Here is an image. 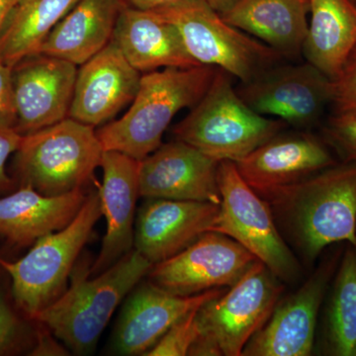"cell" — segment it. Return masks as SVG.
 Segmentation results:
<instances>
[{
    "mask_svg": "<svg viewBox=\"0 0 356 356\" xmlns=\"http://www.w3.org/2000/svg\"><path fill=\"white\" fill-rule=\"evenodd\" d=\"M261 196L306 261L336 243L356 245V163H337Z\"/></svg>",
    "mask_w": 356,
    "mask_h": 356,
    "instance_id": "1",
    "label": "cell"
},
{
    "mask_svg": "<svg viewBox=\"0 0 356 356\" xmlns=\"http://www.w3.org/2000/svg\"><path fill=\"white\" fill-rule=\"evenodd\" d=\"M91 264L86 257L77 261L70 286L34 318L76 355L95 350L122 300L154 266L135 248L93 278Z\"/></svg>",
    "mask_w": 356,
    "mask_h": 356,
    "instance_id": "2",
    "label": "cell"
},
{
    "mask_svg": "<svg viewBox=\"0 0 356 356\" xmlns=\"http://www.w3.org/2000/svg\"><path fill=\"white\" fill-rule=\"evenodd\" d=\"M219 69L209 65L168 67L146 72L130 108L96 131L104 151L143 161L161 146L178 112L192 108L205 95Z\"/></svg>",
    "mask_w": 356,
    "mask_h": 356,
    "instance_id": "3",
    "label": "cell"
},
{
    "mask_svg": "<svg viewBox=\"0 0 356 356\" xmlns=\"http://www.w3.org/2000/svg\"><path fill=\"white\" fill-rule=\"evenodd\" d=\"M288 127L284 122L262 116L248 106L231 76L219 70L205 95L172 133L175 140L219 163H238Z\"/></svg>",
    "mask_w": 356,
    "mask_h": 356,
    "instance_id": "4",
    "label": "cell"
},
{
    "mask_svg": "<svg viewBox=\"0 0 356 356\" xmlns=\"http://www.w3.org/2000/svg\"><path fill=\"white\" fill-rule=\"evenodd\" d=\"M102 216L99 193L89 194L64 229L40 238L19 261L0 259V266L13 280L16 303L30 317L34 318L67 289L72 269Z\"/></svg>",
    "mask_w": 356,
    "mask_h": 356,
    "instance_id": "5",
    "label": "cell"
},
{
    "mask_svg": "<svg viewBox=\"0 0 356 356\" xmlns=\"http://www.w3.org/2000/svg\"><path fill=\"white\" fill-rule=\"evenodd\" d=\"M280 281L262 262L255 261L228 292L199 308V336L188 355H242L280 301L284 289Z\"/></svg>",
    "mask_w": 356,
    "mask_h": 356,
    "instance_id": "6",
    "label": "cell"
},
{
    "mask_svg": "<svg viewBox=\"0 0 356 356\" xmlns=\"http://www.w3.org/2000/svg\"><path fill=\"white\" fill-rule=\"evenodd\" d=\"M103 149L92 126L67 118L22 136L16 168L22 185L47 196L83 189L102 163Z\"/></svg>",
    "mask_w": 356,
    "mask_h": 356,
    "instance_id": "7",
    "label": "cell"
},
{
    "mask_svg": "<svg viewBox=\"0 0 356 356\" xmlns=\"http://www.w3.org/2000/svg\"><path fill=\"white\" fill-rule=\"evenodd\" d=\"M154 13L177 28L198 64L222 70L248 83L283 60L270 47L222 19L206 0H180Z\"/></svg>",
    "mask_w": 356,
    "mask_h": 356,
    "instance_id": "8",
    "label": "cell"
},
{
    "mask_svg": "<svg viewBox=\"0 0 356 356\" xmlns=\"http://www.w3.org/2000/svg\"><path fill=\"white\" fill-rule=\"evenodd\" d=\"M218 182L221 203L211 232L242 245L281 281L296 280L299 262L281 235L268 203L245 181L233 161L219 163Z\"/></svg>",
    "mask_w": 356,
    "mask_h": 356,
    "instance_id": "9",
    "label": "cell"
},
{
    "mask_svg": "<svg viewBox=\"0 0 356 356\" xmlns=\"http://www.w3.org/2000/svg\"><path fill=\"white\" fill-rule=\"evenodd\" d=\"M236 89L257 113L299 129L317 124L334 98L332 79L308 62L280 63Z\"/></svg>",
    "mask_w": 356,
    "mask_h": 356,
    "instance_id": "10",
    "label": "cell"
},
{
    "mask_svg": "<svg viewBox=\"0 0 356 356\" xmlns=\"http://www.w3.org/2000/svg\"><path fill=\"white\" fill-rule=\"evenodd\" d=\"M343 250H336L286 299L278 302L266 325L250 339L242 355L308 356L315 346L321 307L329 292Z\"/></svg>",
    "mask_w": 356,
    "mask_h": 356,
    "instance_id": "11",
    "label": "cell"
},
{
    "mask_svg": "<svg viewBox=\"0 0 356 356\" xmlns=\"http://www.w3.org/2000/svg\"><path fill=\"white\" fill-rule=\"evenodd\" d=\"M257 261L233 238L207 232L182 252L154 264L147 276L165 291L192 296L233 286Z\"/></svg>",
    "mask_w": 356,
    "mask_h": 356,
    "instance_id": "12",
    "label": "cell"
},
{
    "mask_svg": "<svg viewBox=\"0 0 356 356\" xmlns=\"http://www.w3.org/2000/svg\"><path fill=\"white\" fill-rule=\"evenodd\" d=\"M77 65L36 54L13 67L20 135L37 132L67 118L74 96Z\"/></svg>",
    "mask_w": 356,
    "mask_h": 356,
    "instance_id": "13",
    "label": "cell"
},
{
    "mask_svg": "<svg viewBox=\"0 0 356 356\" xmlns=\"http://www.w3.org/2000/svg\"><path fill=\"white\" fill-rule=\"evenodd\" d=\"M219 161L175 140L140 161V196L220 205Z\"/></svg>",
    "mask_w": 356,
    "mask_h": 356,
    "instance_id": "14",
    "label": "cell"
},
{
    "mask_svg": "<svg viewBox=\"0 0 356 356\" xmlns=\"http://www.w3.org/2000/svg\"><path fill=\"white\" fill-rule=\"evenodd\" d=\"M259 195L302 181L336 165L331 147L307 131L278 133L235 163Z\"/></svg>",
    "mask_w": 356,
    "mask_h": 356,
    "instance_id": "15",
    "label": "cell"
},
{
    "mask_svg": "<svg viewBox=\"0 0 356 356\" xmlns=\"http://www.w3.org/2000/svg\"><path fill=\"white\" fill-rule=\"evenodd\" d=\"M142 74L110 42L77 67L70 118L95 128L111 120L133 102Z\"/></svg>",
    "mask_w": 356,
    "mask_h": 356,
    "instance_id": "16",
    "label": "cell"
},
{
    "mask_svg": "<svg viewBox=\"0 0 356 356\" xmlns=\"http://www.w3.org/2000/svg\"><path fill=\"white\" fill-rule=\"evenodd\" d=\"M222 293L213 289L179 296L151 281L138 285L122 309L115 327L114 350L122 355H146L178 320Z\"/></svg>",
    "mask_w": 356,
    "mask_h": 356,
    "instance_id": "17",
    "label": "cell"
},
{
    "mask_svg": "<svg viewBox=\"0 0 356 356\" xmlns=\"http://www.w3.org/2000/svg\"><path fill=\"white\" fill-rule=\"evenodd\" d=\"M219 210L201 201L149 199L138 213L134 248L153 264L166 261L211 232Z\"/></svg>",
    "mask_w": 356,
    "mask_h": 356,
    "instance_id": "18",
    "label": "cell"
},
{
    "mask_svg": "<svg viewBox=\"0 0 356 356\" xmlns=\"http://www.w3.org/2000/svg\"><path fill=\"white\" fill-rule=\"evenodd\" d=\"M140 161L119 152H103V180L98 193L102 216L106 220V234L99 254L91 264V277L108 269L134 248Z\"/></svg>",
    "mask_w": 356,
    "mask_h": 356,
    "instance_id": "19",
    "label": "cell"
},
{
    "mask_svg": "<svg viewBox=\"0 0 356 356\" xmlns=\"http://www.w3.org/2000/svg\"><path fill=\"white\" fill-rule=\"evenodd\" d=\"M112 41L142 74L202 65L189 55L177 28L154 11L126 4L117 20Z\"/></svg>",
    "mask_w": 356,
    "mask_h": 356,
    "instance_id": "20",
    "label": "cell"
},
{
    "mask_svg": "<svg viewBox=\"0 0 356 356\" xmlns=\"http://www.w3.org/2000/svg\"><path fill=\"white\" fill-rule=\"evenodd\" d=\"M88 195L83 189L47 196L22 185L0 198V236L19 247H28L42 236L60 231L76 218Z\"/></svg>",
    "mask_w": 356,
    "mask_h": 356,
    "instance_id": "21",
    "label": "cell"
},
{
    "mask_svg": "<svg viewBox=\"0 0 356 356\" xmlns=\"http://www.w3.org/2000/svg\"><path fill=\"white\" fill-rule=\"evenodd\" d=\"M309 13V0H236L220 15L283 58H295L303 53Z\"/></svg>",
    "mask_w": 356,
    "mask_h": 356,
    "instance_id": "22",
    "label": "cell"
},
{
    "mask_svg": "<svg viewBox=\"0 0 356 356\" xmlns=\"http://www.w3.org/2000/svg\"><path fill=\"white\" fill-rule=\"evenodd\" d=\"M125 0H77L54 28L39 54L79 67L112 41Z\"/></svg>",
    "mask_w": 356,
    "mask_h": 356,
    "instance_id": "23",
    "label": "cell"
},
{
    "mask_svg": "<svg viewBox=\"0 0 356 356\" xmlns=\"http://www.w3.org/2000/svg\"><path fill=\"white\" fill-rule=\"evenodd\" d=\"M309 6L302 55L334 81L356 46V6L351 0H309Z\"/></svg>",
    "mask_w": 356,
    "mask_h": 356,
    "instance_id": "24",
    "label": "cell"
},
{
    "mask_svg": "<svg viewBox=\"0 0 356 356\" xmlns=\"http://www.w3.org/2000/svg\"><path fill=\"white\" fill-rule=\"evenodd\" d=\"M77 0H19L0 38V54L13 67L40 53L44 42Z\"/></svg>",
    "mask_w": 356,
    "mask_h": 356,
    "instance_id": "25",
    "label": "cell"
},
{
    "mask_svg": "<svg viewBox=\"0 0 356 356\" xmlns=\"http://www.w3.org/2000/svg\"><path fill=\"white\" fill-rule=\"evenodd\" d=\"M329 290L323 329L325 353L356 356L355 245L346 243Z\"/></svg>",
    "mask_w": 356,
    "mask_h": 356,
    "instance_id": "26",
    "label": "cell"
},
{
    "mask_svg": "<svg viewBox=\"0 0 356 356\" xmlns=\"http://www.w3.org/2000/svg\"><path fill=\"white\" fill-rule=\"evenodd\" d=\"M323 132L327 144L343 161L356 163V107L334 109Z\"/></svg>",
    "mask_w": 356,
    "mask_h": 356,
    "instance_id": "27",
    "label": "cell"
},
{
    "mask_svg": "<svg viewBox=\"0 0 356 356\" xmlns=\"http://www.w3.org/2000/svg\"><path fill=\"white\" fill-rule=\"evenodd\" d=\"M199 308L189 312L178 320L163 334L146 355L147 356H184L188 355L192 344L199 336L197 312Z\"/></svg>",
    "mask_w": 356,
    "mask_h": 356,
    "instance_id": "28",
    "label": "cell"
},
{
    "mask_svg": "<svg viewBox=\"0 0 356 356\" xmlns=\"http://www.w3.org/2000/svg\"><path fill=\"white\" fill-rule=\"evenodd\" d=\"M334 83V109L356 107V46Z\"/></svg>",
    "mask_w": 356,
    "mask_h": 356,
    "instance_id": "29",
    "label": "cell"
},
{
    "mask_svg": "<svg viewBox=\"0 0 356 356\" xmlns=\"http://www.w3.org/2000/svg\"><path fill=\"white\" fill-rule=\"evenodd\" d=\"M17 107L14 91L13 67L4 62L0 54V128L15 129Z\"/></svg>",
    "mask_w": 356,
    "mask_h": 356,
    "instance_id": "30",
    "label": "cell"
},
{
    "mask_svg": "<svg viewBox=\"0 0 356 356\" xmlns=\"http://www.w3.org/2000/svg\"><path fill=\"white\" fill-rule=\"evenodd\" d=\"M22 135L15 129L0 128V193L10 191L13 181L6 172L9 156L19 149Z\"/></svg>",
    "mask_w": 356,
    "mask_h": 356,
    "instance_id": "31",
    "label": "cell"
},
{
    "mask_svg": "<svg viewBox=\"0 0 356 356\" xmlns=\"http://www.w3.org/2000/svg\"><path fill=\"white\" fill-rule=\"evenodd\" d=\"M19 330L17 318L0 294V353L13 343Z\"/></svg>",
    "mask_w": 356,
    "mask_h": 356,
    "instance_id": "32",
    "label": "cell"
},
{
    "mask_svg": "<svg viewBox=\"0 0 356 356\" xmlns=\"http://www.w3.org/2000/svg\"><path fill=\"white\" fill-rule=\"evenodd\" d=\"M36 355H65L67 350L51 337L49 332H44L40 336V341L36 350H34Z\"/></svg>",
    "mask_w": 356,
    "mask_h": 356,
    "instance_id": "33",
    "label": "cell"
},
{
    "mask_svg": "<svg viewBox=\"0 0 356 356\" xmlns=\"http://www.w3.org/2000/svg\"><path fill=\"white\" fill-rule=\"evenodd\" d=\"M125 1L128 2L134 8L151 11L161 8V7L172 6L180 0H125Z\"/></svg>",
    "mask_w": 356,
    "mask_h": 356,
    "instance_id": "34",
    "label": "cell"
},
{
    "mask_svg": "<svg viewBox=\"0 0 356 356\" xmlns=\"http://www.w3.org/2000/svg\"><path fill=\"white\" fill-rule=\"evenodd\" d=\"M19 0H0V38L9 16L13 13V9L17 6Z\"/></svg>",
    "mask_w": 356,
    "mask_h": 356,
    "instance_id": "35",
    "label": "cell"
},
{
    "mask_svg": "<svg viewBox=\"0 0 356 356\" xmlns=\"http://www.w3.org/2000/svg\"><path fill=\"white\" fill-rule=\"evenodd\" d=\"M212 8H214L218 13H224L229 8L236 0H206Z\"/></svg>",
    "mask_w": 356,
    "mask_h": 356,
    "instance_id": "36",
    "label": "cell"
},
{
    "mask_svg": "<svg viewBox=\"0 0 356 356\" xmlns=\"http://www.w3.org/2000/svg\"><path fill=\"white\" fill-rule=\"evenodd\" d=\"M351 1H353V3L356 6V0H351Z\"/></svg>",
    "mask_w": 356,
    "mask_h": 356,
    "instance_id": "37",
    "label": "cell"
}]
</instances>
